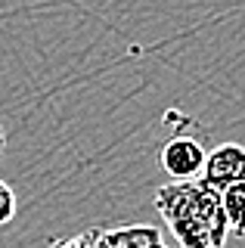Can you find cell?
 I'll list each match as a JSON object with an SVG mask.
<instances>
[{
  "label": "cell",
  "mask_w": 245,
  "mask_h": 248,
  "mask_svg": "<svg viewBox=\"0 0 245 248\" xmlns=\"http://www.w3.org/2000/svg\"><path fill=\"white\" fill-rule=\"evenodd\" d=\"M155 211L180 248H224L230 239L220 192L211 189L202 177L158 186Z\"/></svg>",
  "instance_id": "6da1fadb"
},
{
  "label": "cell",
  "mask_w": 245,
  "mask_h": 248,
  "mask_svg": "<svg viewBox=\"0 0 245 248\" xmlns=\"http://www.w3.org/2000/svg\"><path fill=\"white\" fill-rule=\"evenodd\" d=\"M205 158H208L205 146L189 134H174L162 146V170L171 177V183L199 180L205 170Z\"/></svg>",
  "instance_id": "7a4b0ae2"
},
{
  "label": "cell",
  "mask_w": 245,
  "mask_h": 248,
  "mask_svg": "<svg viewBox=\"0 0 245 248\" xmlns=\"http://www.w3.org/2000/svg\"><path fill=\"white\" fill-rule=\"evenodd\" d=\"M202 180L217 192H227L230 186L245 183V146L242 143H220L205 158Z\"/></svg>",
  "instance_id": "3957f363"
},
{
  "label": "cell",
  "mask_w": 245,
  "mask_h": 248,
  "mask_svg": "<svg viewBox=\"0 0 245 248\" xmlns=\"http://www.w3.org/2000/svg\"><path fill=\"white\" fill-rule=\"evenodd\" d=\"M96 248H165V236L149 223H124V227H96Z\"/></svg>",
  "instance_id": "277c9868"
},
{
  "label": "cell",
  "mask_w": 245,
  "mask_h": 248,
  "mask_svg": "<svg viewBox=\"0 0 245 248\" xmlns=\"http://www.w3.org/2000/svg\"><path fill=\"white\" fill-rule=\"evenodd\" d=\"M220 205H224V217L230 236H245V183L230 186L227 192H220Z\"/></svg>",
  "instance_id": "5b68a950"
},
{
  "label": "cell",
  "mask_w": 245,
  "mask_h": 248,
  "mask_svg": "<svg viewBox=\"0 0 245 248\" xmlns=\"http://www.w3.org/2000/svg\"><path fill=\"white\" fill-rule=\"evenodd\" d=\"M16 211H19V199H16V192H13V186H10V183L0 180V227H6V223L16 217Z\"/></svg>",
  "instance_id": "8992f818"
},
{
  "label": "cell",
  "mask_w": 245,
  "mask_h": 248,
  "mask_svg": "<svg viewBox=\"0 0 245 248\" xmlns=\"http://www.w3.org/2000/svg\"><path fill=\"white\" fill-rule=\"evenodd\" d=\"M53 248H96V236H93V230H84L81 236L62 239V242H56Z\"/></svg>",
  "instance_id": "52a82bcc"
},
{
  "label": "cell",
  "mask_w": 245,
  "mask_h": 248,
  "mask_svg": "<svg viewBox=\"0 0 245 248\" xmlns=\"http://www.w3.org/2000/svg\"><path fill=\"white\" fill-rule=\"evenodd\" d=\"M3 149H6V137H3V124H0V158H3Z\"/></svg>",
  "instance_id": "ba28073f"
}]
</instances>
